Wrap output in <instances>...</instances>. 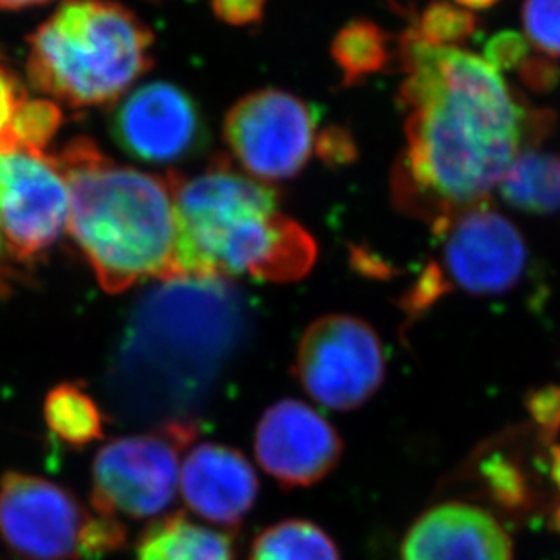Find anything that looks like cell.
Returning <instances> with one entry per match:
<instances>
[{"label": "cell", "instance_id": "1", "mask_svg": "<svg viewBox=\"0 0 560 560\" xmlns=\"http://www.w3.org/2000/svg\"><path fill=\"white\" fill-rule=\"evenodd\" d=\"M406 79V148L395 166L399 210L441 230L463 211L486 205L526 145L556 117L521 108L493 66L477 55L400 37Z\"/></svg>", "mask_w": 560, "mask_h": 560}, {"label": "cell", "instance_id": "2", "mask_svg": "<svg viewBox=\"0 0 560 560\" xmlns=\"http://www.w3.org/2000/svg\"><path fill=\"white\" fill-rule=\"evenodd\" d=\"M162 282L137 306L112 368L115 400L133 417L194 406L243 337V307L228 280Z\"/></svg>", "mask_w": 560, "mask_h": 560}, {"label": "cell", "instance_id": "3", "mask_svg": "<svg viewBox=\"0 0 560 560\" xmlns=\"http://www.w3.org/2000/svg\"><path fill=\"white\" fill-rule=\"evenodd\" d=\"M177 217V279L295 282L317 259L312 235L284 215L279 191L215 156L194 177L167 173Z\"/></svg>", "mask_w": 560, "mask_h": 560}, {"label": "cell", "instance_id": "4", "mask_svg": "<svg viewBox=\"0 0 560 560\" xmlns=\"http://www.w3.org/2000/svg\"><path fill=\"white\" fill-rule=\"evenodd\" d=\"M46 161L70 194L68 232L112 295L142 280L177 279V217L170 178L122 166L77 137Z\"/></svg>", "mask_w": 560, "mask_h": 560}, {"label": "cell", "instance_id": "5", "mask_svg": "<svg viewBox=\"0 0 560 560\" xmlns=\"http://www.w3.org/2000/svg\"><path fill=\"white\" fill-rule=\"evenodd\" d=\"M153 33L115 0H62L30 37L27 79L73 109L117 101L153 66Z\"/></svg>", "mask_w": 560, "mask_h": 560}, {"label": "cell", "instance_id": "6", "mask_svg": "<svg viewBox=\"0 0 560 560\" xmlns=\"http://www.w3.org/2000/svg\"><path fill=\"white\" fill-rule=\"evenodd\" d=\"M0 539L16 560H92L119 550L126 528L65 486L8 471L0 477Z\"/></svg>", "mask_w": 560, "mask_h": 560}, {"label": "cell", "instance_id": "7", "mask_svg": "<svg viewBox=\"0 0 560 560\" xmlns=\"http://www.w3.org/2000/svg\"><path fill=\"white\" fill-rule=\"evenodd\" d=\"M435 233L441 237V257L424 268L402 299L411 317L450 291L499 295L523 277L528 257L523 235L488 202L458 213Z\"/></svg>", "mask_w": 560, "mask_h": 560}, {"label": "cell", "instance_id": "8", "mask_svg": "<svg viewBox=\"0 0 560 560\" xmlns=\"http://www.w3.org/2000/svg\"><path fill=\"white\" fill-rule=\"evenodd\" d=\"M195 435L194 420H175L104 444L93 460V510L119 521L166 512L177 495L180 453Z\"/></svg>", "mask_w": 560, "mask_h": 560}, {"label": "cell", "instance_id": "9", "mask_svg": "<svg viewBox=\"0 0 560 560\" xmlns=\"http://www.w3.org/2000/svg\"><path fill=\"white\" fill-rule=\"evenodd\" d=\"M386 357L375 329L362 318L331 313L302 334L295 377L315 402L351 411L383 386Z\"/></svg>", "mask_w": 560, "mask_h": 560}, {"label": "cell", "instance_id": "10", "mask_svg": "<svg viewBox=\"0 0 560 560\" xmlns=\"http://www.w3.org/2000/svg\"><path fill=\"white\" fill-rule=\"evenodd\" d=\"M318 120L317 106L280 90H260L228 112L224 140L246 175L259 183H280L306 167Z\"/></svg>", "mask_w": 560, "mask_h": 560}, {"label": "cell", "instance_id": "11", "mask_svg": "<svg viewBox=\"0 0 560 560\" xmlns=\"http://www.w3.org/2000/svg\"><path fill=\"white\" fill-rule=\"evenodd\" d=\"M70 194L51 162L24 151L0 153V235L11 257L33 265L59 241Z\"/></svg>", "mask_w": 560, "mask_h": 560}, {"label": "cell", "instance_id": "12", "mask_svg": "<svg viewBox=\"0 0 560 560\" xmlns=\"http://www.w3.org/2000/svg\"><path fill=\"white\" fill-rule=\"evenodd\" d=\"M109 133L120 150L145 164H177L208 145L199 104L172 82H148L115 106Z\"/></svg>", "mask_w": 560, "mask_h": 560}, {"label": "cell", "instance_id": "13", "mask_svg": "<svg viewBox=\"0 0 560 560\" xmlns=\"http://www.w3.org/2000/svg\"><path fill=\"white\" fill-rule=\"evenodd\" d=\"M342 447L334 424L301 400L270 406L255 430L257 463L284 488L320 482L337 468Z\"/></svg>", "mask_w": 560, "mask_h": 560}, {"label": "cell", "instance_id": "14", "mask_svg": "<svg viewBox=\"0 0 560 560\" xmlns=\"http://www.w3.org/2000/svg\"><path fill=\"white\" fill-rule=\"evenodd\" d=\"M178 488L189 512L219 524L237 526L259 495V477L243 453L205 442L180 464Z\"/></svg>", "mask_w": 560, "mask_h": 560}, {"label": "cell", "instance_id": "15", "mask_svg": "<svg viewBox=\"0 0 560 560\" xmlns=\"http://www.w3.org/2000/svg\"><path fill=\"white\" fill-rule=\"evenodd\" d=\"M400 560H513V542L482 508L444 502L411 524Z\"/></svg>", "mask_w": 560, "mask_h": 560}, {"label": "cell", "instance_id": "16", "mask_svg": "<svg viewBox=\"0 0 560 560\" xmlns=\"http://www.w3.org/2000/svg\"><path fill=\"white\" fill-rule=\"evenodd\" d=\"M137 560H233V540L175 513L145 529L137 545Z\"/></svg>", "mask_w": 560, "mask_h": 560}, {"label": "cell", "instance_id": "17", "mask_svg": "<svg viewBox=\"0 0 560 560\" xmlns=\"http://www.w3.org/2000/svg\"><path fill=\"white\" fill-rule=\"evenodd\" d=\"M502 199L528 213L560 210V155L524 151L502 178Z\"/></svg>", "mask_w": 560, "mask_h": 560}, {"label": "cell", "instance_id": "18", "mask_svg": "<svg viewBox=\"0 0 560 560\" xmlns=\"http://www.w3.org/2000/svg\"><path fill=\"white\" fill-rule=\"evenodd\" d=\"M44 420L66 446L84 447L104 435L103 411L81 384L62 383L49 389Z\"/></svg>", "mask_w": 560, "mask_h": 560}, {"label": "cell", "instance_id": "19", "mask_svg": "<svg viewBox=\"0 0 560 560\" xmlns=\"http://www.w3.org/2000/svg\"><path fill=\"white\" fill-rule=\"evenodd\" d=\"M249 560H340L334 540L317 524L290 518L255 539Z\"/></svg>", "mask_w": 560, "mask_h": 560}, {"label": "cell", "instance_id": "20", "mask_svg": "<svg viewBox=\"0 0 560 560\" xmlns=\"http://www.w3.org/2000/svg\"><path fill=\"white\" fill-rule=\"evenodd\" d=\"M331 57L351 86L389 65V37L375 22H350L334 38Z\"/></svg>", "mask_w": 560, "mask_h": 560}, {"label": "cell", "instance_id": "21", "mask_svg": "<svg viewBox=\"0 0 560 560\" xmlns=\"http://www.w3.org/2000/svg\"><path fill=\"white\" fill-rule=\"evenodd\" d=\"M62 122V108L51 98H24L11 126L16 150L44 159Z\"/></svg>", "mask_w": 560, "mask_h": 560}, {"label": "cell", "instance_id": "22", "mask_svg": "<svg viewBox=\"0 0 560 560\" xmlns=\"http://www.w3.org/2000/svg\"><path fill=\"white\" fill-rule=\"evenodd\" d=\"M477 30V16L471 11L450 4L446 0H431L420 13L410 32L430 46L464 43Z\"/></svg>", "mask_w": 560, "mask_h": 560}, {"label": "cell", "instance_id": "23", "mask_svg": "<svg viewBox=\"0 0 560 560\" xmlns=\"http://www.w3.org/2000/svg\"><path fill=\"white\" fill-rule=\"evenodd\" d=\"M523 22L534 46L560 57V0H524Z\"/></svg>", "mask_w": 560, "mask_h": 560}, {"label": "cell", "instance_id": "24", "mask_svg": "<svg viewBox=\"0 0 560 560\" xmlns=\"http://www.w3.org/2000/svg\"><path fill=\"white\" fill-rule=\"evenodd\" d=\"M486 482L497 501L508 508H518L528 501V486L523 474L502 457H493L482 468Z\"/></svg>", "mask_w": 560, "mask_h": 560}, {"label": "cell", "instance_id": "25", "mask_svg": "<svg viewBox=\"0 0 560 560\" xmlns=\"http://www.w3.org/2000/svg\"><path fill=\"white\" fill-rule=\"evenodd\" d=\"M24 98H26V92L21 79L0 57V153L19 151L11 126H13L16 109Z\"/></svg>", "mask_w": 560, "mask_h": 560}, {"label": "cell", "instance_id": "26", "mask_svg": "<svg viewBox=\"0 0 560 560\" xmlns=\"http://www.w3.org/2000/svg\"><path fill=\"white\" fill-rule=\"evenodd\" d=\"M528 38L513 30H502L485 44V60L497 71L515 70L528 59Z\"/></svg>", "mask_w": 560, "mask_h": 560}, {"label": "cell", "instance_id": "27", "mask_svg": "<svg viewBox=\"0 0 560 560\" xmlns=\"http://www.w3.org/2000/svg\"><path fill=\"white\" fill-rule=\"evenodd\" d=\"M518 79L534 93H550L559 86L560 66L550 57L535 55L518 66Z\"/></svg>", "mask_w": 560, "mask_h": 560}, {"label": "cell", "instance_id": "28", "mask_svg": "<svg viewBox=\"0 0 560 560\" xmlns=\"http://www.w3.org/2000/svg\"><path fill=\"white\" fill-rule=\"evenodd\" d=\"M528 410L546 439H553L560 430V388L548 386L532 394Z\"/></svg>", "mask_w": 560, "mask_h": 560}, {"label": "cell", "instance_id": "29", "mask_svg": "<svg viewBox=\"0 0 560 560\" xmlns=\"http://www.w3.org/2000/svg\"><path fill=\"white\" fill-rule=\"evenodd\" d=\"M315 150L329 164H348L357 153L350 131L339 126H328L315 140Z\"/></svg>", "mask_w": 560, "mask_h": 560}, {"label": "cell", "instance_id": "30", "mask_svg": "<svg viewBox=\"0 0 560 560\" xmlns=\"http://www.w3.org/2000/svg\"><path fill=\"white\" fill-rule=\"evenodd\" d=\"M211 4L221 21L233 26H246L262 19L266 0H211Z\"/></svg>", "mask_w": 560, "mask_h": 560}, {"label": "cell", "instance_id": "31", "mask_svg": "<svg viewBox=\"0 0 560 560\" xmlns=\"http://www.w3.org/2000/svg\"><path fill=\"white\" fill-rule=\"evenodd\" d=\"M13 257H11L10 249L5 246L4 237L0 235V299L8 295L11 291V285L15 282L16 273L13 270Z\"/></svg>", "mask_w": 560, "mask_h": 560}, {"label": "cell", "instance_id": "32", "mask_svg": "<svg viewBox=\"0 0 560 560\" xmlns=\"http://www.w3.org/2000/svg\"><path fill=\"white\" fill-rule=\"evenodd\" d=\"M51 0H0V10L19 11L33 5L48 4Z\"/></svg>", "mask_w": 560, "mask_h": 560}, {"label": "cell", "instance_id": "33", "mask_svg": "<svg viewBox=\"0 0 560 560\" xmlns=\"http://www.w3.org/2000/svg\"><path fill=\"white\" fill-rule=\"evenodd\" d=\"M551 479L556 482L560 491V444L551 447V464H550Z\"/></svg>", "mask_w": 560, "mask_h": 560}, {"label": "cell", "instance_id": "34", "mask_svg": "<svg viewBox=\"0 0 560 560\" xmlns=\"http://www.w3.org/2000/svg\"><path fill=\"white\" fill-rule=\"evenodd\" d=\"M457 4L464 5V10H490L499 0H455Z\"/></svg>", "mask_w": 560, "mask_h": 560}, {"label": "cell", "instance_id": "35", "mask_svg": "<svg viewBox=\"0 0 560 560\" xmlns=\"http://www.w3.org/2000/svg\"><path fill=\"white\" fill-rule=\"evenodd\" d=\"M557 529L560 532V510L559 513H557Z\"/></svg>", "mask_w": 560, "mask_h": 560}]
</instances>
